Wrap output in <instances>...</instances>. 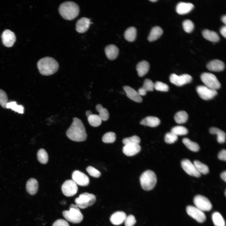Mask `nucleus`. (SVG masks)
Instances as JSON below:
<instances>
[{"label":"nucleus","instance_id":"nucleus-1","mask_svg":"<svg viewBox=\"0 0 226 226\" xmlns=\"http://www.w3.org/2000/svg\"><path fill=\"white\" fill-rule=\"evenodd\" d=\"M66 134L70 140L79 142L85 141L87 134L85 127L82 121L77 117L73 119V121L67 130Z\"/></svg>","mask_w":226,"mask_h":226},{"label":"nucleus","instance_id":"nucleus-2","mask_svg":"<svg viewBox=\"0 0 226 226\" xmlns=\"http://www.w3.org/2000/svg\"><path fill=\"white\" fill-rule=\"evenodd\" d=\"M37 67L41 74L48 76L53 74L57 71L59 64L54 58L50 57H45L38 61Z\"/></svg>","mask_w":226,"mask_h":226},{"label":"nucleus","instance_id":"nucleus-3","mask_svg":"<svg viewBox=\"0 0 226 226\" xmlns=\"http://www.w3.org/2000/svg\"><path fill=\"white\" fill-rule=\"evenodd\" d=\"M59 12L64 19L71 20L76 18L79 12L78 5L72 1H66L61 3L59 8Z\"/></svg>","mask_w":226,"mask_h":226},{"label":"nucleus","instance_id":"nucleus-4","mask_svg":"<svg viewBox=\"0 0 226 226\" xmlns=\"http://www.w3.org/2000/svg\"><path fill=\"white\" fill-rule=\"evenodd\" d=\"M140 180L142 188L146 191L152 189L155 186L157 181L156 174L153 171L147 170L141 175Z\"/></svg>","mask_w":226,"mask_h":226},{"label":"nucleus","instance_id":"nucleus-5","mask_svg":"<svg viewBox=\"0 0 226 226\" xmlns=\"http://www.w3.org/2000/svg\"><path fill=\"white\" fill-rule=\"evenodd\" d=\"M62 215L67 221L73 223H80L83 218V216L79 208L73 204L70 205L69 210L64 211Z\"/></svg>","mask_w":226,"mask_h":226},{"label":"nucleus","instance_id":"nucleus-6","mask_svg":"<svg viewBox=\"0 0 226 226\" xmlns=\"http://www.w3.org/2000/svg\"><path fill=\"white\" fill-rule=\"evenodd\" d=\"M96 201L95 196L88 192L83 193L75 200L76 204L79 208L84 209L93 205Z\"/></svg>","mask_w":226,"mask_h":226},{"label":"nucleus","instance_id":"nucleus-7","mask_svg":"<svg viewBox=\"0 0 226 226\" xmlns=\"http://www.w3.org/2000/svg\"><path fill=\"white\" fill-rule=\"evenodd\" d=\"M201 79L205 86L216 90L219 89L221 84L216 76L209 73H204L201 75Z\"/></svg>","mask_w":226,"mask_h":226},{"label":"nucleus","instance_id":"nucleus-8","mask_svg":"<svg viewBox=\"0 0 226 226\" xmlns=\"http://www.w3.org/2000/svg\"><path fill=\"white\" fill-rule=\"evenodd\" d=\"M193 202L196 207L202 211H208L212 208V205L209 200L206 197L197 195L194 198Z\"/></svg>","mask_w":226,"mask_h":226},{"label":"nucleus","instance_id":"nucleus-9","mask_svg":"<svg viewBox=\"0 0 226 226\" xmlns=\"http://www.w3.org/2000/svg\"><path fill=\"white\" fill-rule=\"evenodd\" d=\"M62 191L63 194L68 197L75 195L78 191L77 184L73 180H66L62 186Z\"/></svg>","mask_w":226,"mask_h":226},{"label":"nucleus","instance_id":"nucleus-10","mask_svg":"<svg viewBox=\"0 0 226 226\" xmlns=\"http://www.w3.org/2000/svg\"><path fill=\"white\" fill-rule=\"evenodd\" d=\"M196 90L200 98L205 100L213 99L218 94L216 90L209 88L204 85L197 86Z\"/></svg>","mask_w":226,"mask_h":226},{"label":"nucleus","instance_id":"nucleus-11","mask_svg":"<svg viewBox=\"0 0 226 226\" xmlns=\"http://www.w3.org/2000/svg\"><path fill=\"white\" fill-rule=\"evenodd\" d=\"M186 211L189 215L199 223H203L206 219V216L203 211L196 207L188 206L186 207Z\"/></svg>","mask_w":226,"mask_h":226},{"label":"nucleus","instance_id":"nucleus-12","mask_svg":"<svg viewBox=\"0 0 226 226\" xmlns=\"http://www.w3.org/2000/svg\"><path fill=\"white\" fill-rule=\"evenodd\" d=\"M169 78L171 83L178 86H181L189 83L192 80V77L187 74L178 76L173 73L170 75Z\"/></svg>","mask_w":226,"mask_h":226},{"label":"nucleus","instance_id":"nucleus-13","mask_svg":"<svg viewBox=\"0 0 226 226\" xmlns=\"http://www.w3.org/2000/svg\"><path fill=\"white\" fill-rule=\"evenodd\" d=\"M182 167L184 170L190 175L199 177L201 174L197 171L194 164L189 159H184L181 162Z\"/></svg>","mask_w":226,"mask_h":226},{"label":"nucleus","instance_id":"nucleus-14","mask_svg":"<svg viewBox=\"0 0 226 226\" xmlns=\"http://www.w3.org/2000/svg\"><path fill=\"white\" fill-rule=\"evenodd\" d=\"M72 178L77 185L81 186H86L89 183V180L88 176L78 170L73 171Z\"/></svg>","mask_w":226,"mask_h":226},{"label":"nucleus","instance_id":"nucleus-15","mask_svg":"<svg viewBox=\"0 0 226 226\" xmlns=\"http://www.w3.org/2000/svg\"><path fill=\"white\" fill-rule=\"evenodd\" d=\"M1 38L3 44L7 47L12 46L16 41L15 34L9 30H6L3 31Z\"/></svg>","mask_w":226,"mask_h":226},{"label":"nucleus","instance_id":"nucleus-16","mask_svg":"<svg viewBox=\"0 0 226 226\" xmlns=\"http://www.w3.org/2000/svg\"><path fill=\"white\" fill-rule=\"evenodd\" d=\"M91 23L90 19L86 17H82L76 22V29L79 33L86 32L89 29Z\"/></svg>","mask_w":226,"mask_h":226},{"label":"nucleus","instance_id":"nucleus-17","mask_svg":"<svg viewBox=\"0 0 226 226\" xmlns=\"http://www.w3.org/2000/svg\"><path fill=\"white\" fill-rule=\"evenodd\" d=\"M141 150V147L139 144H127L123 147L122 151L127 156H133Z\"/></svg>","mask_w":226,"mask_h":226},{"label":"nucleus","instance_id":"nucleus-18","mask_svg":"<svg viewBox=\"0 0 226 226\" xmlns=\"http://www.w3.org/2000/svg\"><path fill=\"white\" fill-rule=\"evenodd\" d=\"M123 88L127 97L130 99L138 103L141 102L142 101V97L134 89L128 86H124Z\"/></svg>","mask_w":226,"mask_h":226},{"label":"nucleus","instance_id":"nucleus-19","mask_svg":"<svg viewBox=\"0 0 226 226\" xmlns=\"http://www.w3.org/2000/svg\"><path fill=\"white\" fill-rule=\"evenodd\" d=\"M194 7V5L191 3L180 2L177 4L176 10L179 14H184L190 12Z\"/></svg>","mask_w":226,"mask_h":226},{"label":"nucleus","instance_id":"nucleus-20","mask_svg":"<svg viewBox=\"0 0 226 226\" xmlns=\"http://www.w3.org/2000/svg\"><path fill=\"white\" fill-rule=\"evenodd\" d=\"M207 67L210 71L214 72H220L225 68L223 62L218 59L213 60L209 62L207 65Z\"/></svg>","mask_w":226,"mask_h":226},{"label":"nucleus","instance_id":"nucleus-21","mask_svg":"<svg viewBox=\"0 0 226 226\" xmlns=\"http://www.w3.org/2000/svg\"><path fill=\"white\" fill-rule=\"evenodd\" d=\"M126 217V215L124 212L122 211H118L114 213L111 215L110 220L113 224L119 225L124 222Z\"/></svg>","mask_w":226,"mask_h":226},{"label":"nucleus","instance_id":"nucleus-22","mask_svg":"<svg viewBox=\"0 0 226 226\" xmlns=\"http://www.w3.org/2000/svg\"><path fill=\"white\" fill-rule=\"evenodd\" d=\"M105 52L108 59L113 60L116 58L118 55L119 49L114 45H110L105 47Z\"/></svg>","mask_w":226,"mask_h":226},{"label":"nucleus","instance_id":"nucleus-23","mask_svg":"<svg viewBox=\"0 0 226 226\" xmlns=\"http://www.w3.org/2000/svg\"><path fill=\"white\" fill-rule=\"evenodd\" d=\"M38 188V182L35 179L31 178L27 181L26 183V189L30 194L32 195L35 194L37 192Z\"/></svg>","mask_w":226,"mask_h":226},{"label":"nucleus","instance_id":"nucleus-24","mask_svg":"<svg viewBox=\"0 0 226 226\" xmlns=\"http://www.w3.org/2000/svg\"><path fill=\"white\" fill-rule=\"evenodd\" d=\"M154 89V83L149 79H146L144 80L143 85L139 88L138 93L141 96H144L146 94L147 91H152Z\"/></svg>","mask_w":226,"mask_h":226},{"label":"nucleus","instance_id":"nucleus-25","mask_svg":"<svg viewBox=\"0 0 226 226\" xmlns=\"http://www.w3.org/2000/svg\"><path fill=\"white\" fill-rule=\"evenodd\" d=\"M160 119L157 117L148 116L143 119L140 124L145 126L151 127H155L158 126L160 123Z\"/></svg>","mask_w":226,"mask_h":226},{"label":"nucleus","instance_id":"nucleus-26","mask_svg":"<svg viewBox=\"0 0 226 226\" xmlns=\"http://www.w3.org/2000/svg\"><path fill=\"white\" fill-rule=\"evenodd\" d=\"M149 68V63L145 60L138 62L136 66L138 75L140 77H142L146 74L148 71Z\"/></svg>","mask_w":226,"mask_h":226},{"label":"nucleus","instance_id":"nucleus-27","mask_svg":"<svg viewBox=\"0 0 226 226\" xmlns=\"http://www.w3.org/2000/svg\"><path fill=\"white\" fill-rule=\"evenodd\" d=\"M163 33L162 29L160 27L155 26L151 29L148 37V40L150 42L155 41L159 38Z\"/></svg>","mask_w":226,"mask_h":226},{"label":"nucleus","instance_id":"nucleus-28","mask_svg":"<svg viewBox=\"0 0 226 226\" xmlns=\"http://www.w3.org/2000/svg\"><path fill=\"white\" fill-rule=\"evenodd\" d=\"M202 35L205 39L211 41L217 42L220 40V37L217 33L207 29L203 30Z\"/></svg>","mask_w":226,"mask_h":226},{"label":"nucleus","instance_id":"nucleus-29","mask_svg":"<svg viewBox=\"0 0 226 226\" xmlns=\"http://www.w3.org/2000/svg\"><path fill=\"white\" fill-rule=\"evenodd\" d=\"M209 132L211 134L217 135V140L218 143H222L225 142L226 134L222 130L217 127H212L210 129Z\"/></svg>","mask_w":226,"mask_h":226},{"label":"nucleus","instance_id":"nucleus-30","mask_svg":"<svg viewBox=\"0 0 226 226\" xmlns=\"http://www.w3.org/2000/svg\"><path fill=\"white\" fill-rule=\"evenodd\" d=\"M137 35L136 29L134 27L128 28L125 31L124 36L125 39L129 42H133L136 38Z\"/></svg>","mask_w":226,"mask_h":226},{"label":"nucleus","instance_id":"nucleus-31","mask_svg":"<svg viewBox=\"0 0 226 226\" xmlns=\"http://www.w3.org/2000/svg\"><path fill=\"white\" fill-rule=\"evenodd\" d=\"M182 141L186 146L192 151L197 152L200 149L199 146L197 143L191 141L187 138H183Z\"/></svg>","mask_w":226,"mask_h":226},{"label":"nucleus","instance_id":"nucleus-32","mask_svg":"<svg viewBox=\"0 0 226 226\" xmlns=\"http://www.w3.org/2000/svg\"><path fill=\"white\" fill-rule=\"evenodd\" d=\"M212 219L215 226H225V221L218 212H215L212 215Z\"/></svg>","mask_w":226,"mask_h":226},{"label":"nucleus","instance_id":"nucleus-33","mask_svg":"<svg viewBox=\"0 0 226 226\" xmlns=\"http://www.w3.org/2000/svg\"><path fill=\"white\" fill-rule=\"evenodd\" d=\"M188 119V115L185 111H179L175 114L174 119L178 124H183L186 122Z\"/></svg>","mask_w":226,"mask_h":226},{"label":"nucleus","instance_id":"nucleus-34","mask_svg":"<svg viewBox=\"0 0 226 226\" xmlns=\"http://www.w3.org/2000/svg\"><path fill=\"white\" fill-rule=\"evenodd\" d=\"M197 171L201 174L206 175L209 172V169L207 166L198 160H195L193 162Z\"/></svg>","mask_w":226,"mask_h":226},{"label":"nucleus","instance_id":"nucleus-35","mask_svg":"<svg viewBox=\"0 0 226 226\" xmlns=\"http://www.w3.org/2000/svg\"><path fill=\"white\" fill-rule=\"evenodd\" d=\"M97 111L99 112V116L102 121H106L109 118V113L107 110L103 107L101 105L97 104L96 106Z\"/></svg>","mask_w":226,"mask_h":226},{"label":"nucleus","instance_id":"nucleus-36","mask_svg":"<svg viewBox=\"0 0 226 226\" xmlns=\"http://www.w3.org/2000/svg\"><path fill=\"white\" fill-rule=\"evenodd\" d=\"M87 118L89 124L93 126H98L101 123L102 120L98 115L92 114Z\"/></svg>","mask_w":226,"mask_h":226},{"label":"nucleus","instance_id":"nucleus-37","mask_svg":"<svg viewBox=\"0 0 226 226\" xmlns=\"http://www.w3.org/2000/svg\"><path fill=\"white\" fill-rule=\"evenodd\" d=\"M6 108L10 109L20 114H23L24 111L23 106L22 105H18L15 101L8 102L6 106Z\"/></svg>","mask_w":226,"mask_h":226},{"label":"nucleus","instance_id":"nucleus-38","mask_svg":"<svg viewBox=\"0 0 226 226\" xmlns=\"http://www.w3.org/2000/svg\"><path fill=\"white\" fill-rule=\"evenodd\" d=\"M37 157L39 161L42 164H46L48 161V155L46 151L44 149L41 148L38 151Z\"/></svg>","mask_w":226,"mask_h":226},{"label":"nucleus","instance_id":"nucleus-39","mask_svg":"<svg viewBox=\"0 0 226 226\" xmlns=\"http://www.w3.org/2000/svg\"><path fill=\"white\" fill-rule=\"evenodd\" d=\"M171 132L177 136L187 134L188 130L186 127L180 126H175L172 128Z\"/></svg>","mask_w":226,"mask_h":226},{"label":"nucleus","instance_id":"nucleus-40","mask_svg":"<svg viewBox=\"0 0 226 226\" xmlns=\"http://www.w3.org/2000/svg\"><path fill=\"white\" fill-rule=\"evenodd\" d=\"M116 139V134L113 132H109L105 133L103 136L102 140L106 143H113Z\"/></svg>","mask_w":226,"mask_h":226},{"label":"nucleus","instance_id":"nucleus-41","mask_svg":"<svg viewBox=\"0 0 226 226\" xmlns=\"http://www.w3.org/2000/svg\"><path fill=\"white\" fill-rule=\"evenodd\" d=\"M140 142V138L136 135L125 138L122 140V143L125 145L127 144H139Z\"/></svg>","mask_w":226,"mask_h":226},{"label":"nucleus","instance_id":"nucleus-42","mask_svg":"<svg viewBox=\"0 0 226 226\" xmlns=\"http://www.w3.org/2000/svg\"><path fill=\"white\" fill-rule=\"evenodd\" d=\"M182 26L184 31L187 33H191L194 28V24L189 19L184 20L182 23Z\"/></svg>","mask_w":226,"mask_h":226},{"label":"nucleus","instance_id":"nucleus-43","mask_svg":"<svg viewBox=\"0 0 226 226\" xmlns=\"http://www.w3.org/2000/svg\"><path fill=\"white\" fill-rule=\"evenodd\" d=\"M154 89L157 91L167 92L169 90V87L167 84L158 81L154 83Z\"/></svg>","mask_w":226,"mask_h":226},{"label":"nucleus","instance_id":"nucleus-44","mask_svg":"<svg viewBox=\"0 0 226 226\" xmlns=\"http://www.w3.org/2000/svg\"><path fill=\"white\" fill-rule=\"evenodd\" d=\"M8 103V97L6 93L3 90L0 89V105L4 108H6Z\"/></svg>","mask_w":226,"mask_h":226},{"label":"nucleus","instance_id":"nucleus-45","mask_svg":"<svg viewBox=\"0 0 226 226\" xmlns=\"http://www.w3.org/2000/svg\"><path fill=\"white\" fill-rule=\"evenodd\" d=\"M178 139V136L171 132L166 133L164 137L165 142L167 143H174Z\"/></svg>","mask_w":226,"mask_h":226},{"label":"nucleus","instance_id":"nucleus-46","mask_svg":"<svg viewBox=\"0 0 226 226\" xmlns=\"http://www.w3.org/2000/svg\"><path fill=\"white\" fill-rule=\"evenodd\" d=\"M86 170L90 175L94 177L98 178L101 175V173L99 170L91 166L87 167Z\"/></svg>","mask_w":226,"mask_h":226},{"label":"nucleus","instance_id":"nucleus-47","mask_svg":"<svg viewBox=\"0 0 226 226\" xmlns=\"http://www.w3.org/2000/svg\"><path fill=\"white\" fill-rule=\"evenodd\" d=\"M135 217L132 215L126 216L125 221V226H133L136 223Z\"/></svg>","mask_w":226,"mask_h":226},{"label":"nucleus","instance_id":"nucleus-48","mask_svg":"<svg viewBox=\"0 0 226 226\" xmlns=\"http://www.w3.org/2000/svg\"><path fill=\"white\" fill-rule=\"evenodd\" d=\"M52 226H69L68 223L63 219H58L56 220Z\"/></svg>","mask_w":226,"mask_h":226},{"label":"nucleus","instance_id":"nucleus-49","mask_svg":"<svg viewBox=\"0 0 226 226\" xmlns=\"http://www.w3.org/2000/svg\"><path fill=\"white\" fill-rule=\"evenodd\" d=\"M218 158L220 160L226 161V150L225 149H223L219 152L218 155Z\"/></svg>","mask_w":226,"mask_h":226},{"label":"nucleus","instance_id":"nucleus-50","mask_svg":"<svg viewBox=\"0 0 226 226\" xmlns=\"http://www.w3.org/2000/svg\"><path fill=\"white\" fill-rule=\"evenodd\" d=\"M221 34L226 38V26L225 25L222 26L220 30Z\"/></svg>","mask_w":226,"mask_h":226},{"label":"nucleus","instance_id":"nucleus-51","mask_svg":"<svg viewBox=\"0 0 226 226\" xmlns=\"http://www.w3.org/2000/svg\"><path fill=\"white\" fill-rule=\"evenodd\" d=\"M221 178L225 182H226V171L223 172L220 174Z\"/></svg>","mask_w":226,"mask_h":226},{"label":"nucleus","instance_id":"nucleus-52","mask_svg":"<svg viewBox=\"0 0 226 226\" xmlns=\"http://www.w3.org/2000/svg\"><path fill=\"white\" fill-rule=\"evenodd\" d=\"M221 20L225 24H226V16L225 15L223 16L222 17Z\"/></svg>","mask_w":226,"mask_h":226},{"label":"nucleus","instance_id":"nucleus-53","mask_svg":"<svg viewBox=\"0 0 226 226\" xmlns=\"http://www.w3.org/2000/svg\"><path fill=\"white\" fill-rule=\"evenodd\" d=\"M91 114H92V112L90 110H87L85 113V114L87 117Z\"/></svg>","mask_w":226,"mask_h":226},{"label":"nucleus","instance_id":"nucleus-54","mask_svg":"<svg viewBox=\"0 0 226 226\" xmlns=\"http://www.w3.org/2000/svg\"><path fill=\"white\" fill-rule=\"evenodd\" d=\"M149 1L152 2H155L158 1V0H150Z\"/></svg>","mask_w":226,"mask_h":226},{"label":"nucleus","instance_id":"nucleus-55","mask_svg":"<svg viewBox=\"0 0 226 226\" xmlns=\"http://www.w3.org/2000/svg\"><path fill=\"white\" fill-rule=\"evenodd\" d=\"M226 190H225V196H226Z\"/></svg>","mask_w":226,"mask_h":226}]
</instances>
